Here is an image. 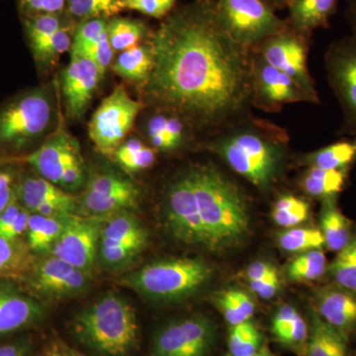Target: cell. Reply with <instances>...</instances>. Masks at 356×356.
<instances>
[{
	"label": "cell",
	"instance_id": "60d3db41",
	"mask_svg": "<svg viewBox=\"0 0 356 356\" xmlns=\"http://www.w3.org/2000/svg\"><path fill=\"white\" fill-rule=\"evenodd\" d=\"M278 245L283 250L293 254L318 250L325 245V238L321 229L315 228L286 229L278 235Z\"/></svg>",
	"mask_w": 356,
	"mask_h": 356
},
{
	"label": "cell",
	"instance_id": "5bb4252c",
	"mask_svg": "<svg viewBox=\"0 0 356 356\" xmlns=\"http://www.w3.org/2000/svg\"><path fill=\"white\" fill-rule=\"evenodd\" d=\"M299 102L318 104L298 83L252 51V106L276 113L284 105Z\"/></svg>",
	"mask_w": 356,
	"mask_h": 356
},
{
	"label": "cell",
	"instance_id": "cb8c5ba5",
	"mask_svg": "<svg viewBox=\"0 0 356 356\" xmlns=\"http://www.w3.org/2000/svg\"><path fill=\"white\" fill-rule=\"evenodd\" d=\"M154 49L152 38L119 53L112 63L111 69L124 79L144 86L154 67Z\"/></svg>",
	"mask_w": 356,
	"mask_h": 356
},
{
	"label": "cell",
	"instance_id": "816d5d0a",
	"mask_svg": "<svg viewBox=\"0 0 356 356\" xmlns=\"http://www.w3.org/2000/svg\"><path fill=\"white\" fill-rule=\"evenodd\" d=\"M298 314L299 312L294 306L288 305V304L278 308V310L273 315L270 325V332L273 334L274 339L280 336L281 332L291 324L292 321Z\"/></svg>",
	"mask_w": 356,
	"mask_h": 356
},
{
	"label": "cell",
	"instance_id": "11a10c76",
	"mask_svg": "<svg viewBox=\"0 0 356 356\" xmlns=\"http://www.w3.org/2000/svg\"><path fill=\"white\" fill-rule=\"evenodd\" d=\"M23 206L21 205L17 198L14 199L13 202L0 213V236L6 235L7 229L15 221L20 211L22 210Z\"/></svg>",
	"mask_w": 356,
	"mask_h": 356
},
{
	"label": "cell",
	"instance_id": "8fae6325",
	"mask_svg": "<svg viewBox=\"0 0 356 356\" xmlns=\"http://www.w3.org/2000/svg\"><path fill=\"white\" fill-rule=\"evenodd\" d=\"M163 211L166 229L175 240L206 250L205 231L186 170L166 186Z\"/></svg>",
	"mask_w": 356,
	"mask_h": 356
},
{
	"label": "cell",
	"instance_id": "ac0fdd59",
	"mask_svg": "<svg viewBox=\"0 0 356 356\" xmlns=\"http://www.w3.org/2000/svg\"><path fill=\"white\" fill-rule=\"evenodd\" d=\"M16 198L31 214L47 217L76 214L77 197L40 175H19Z\"/></svg>",
	"mask_w": 356,
	"mask_h": 356
},
{
	"label": "cell",
	"instance_id": "4316f807",
	"mask_svg": "<svg viewBox=\"0 0 356 356\" xmlns=\"http://www.w3.org/2000/svg\"><path fill=\"white\" fill-rule=\"evenodd\" d=\"M355 159L356 139L334 143L317 151L304 154L300 158V161L308 168L348 172Z\"/></svg>",
	"mask_w": 356,
	"mask_h": 356
},
{
	"label": "cell",
	"instance_id": "74e56055",
	"mask_svg": "<svg viewBox=\"0 0 356 356\" xmlns=\"http://www.w3.org/2000/svg\"><path fill=\"white\" fill-rule=\"evenodd\" d=\"M327 271L337 286L356 293V235L350 243L337 252Z\"/></svg>",
	"mask_w": 356,
	"mask_h": 356
},
{
	"label": "cell",
	"instance_id": "7a4b0ae2",
	"mask_svg": "<svg viewBox=\"0 0 356 356\" xmlns=\"http://www.w3.org/2000/svg\"><path fill=\"white\" fill-rule=\"evenodd\" d=\"M288 146L289 136L284 128L252 114L213 134L205 143L208 151L261 191L280 179Z\"/></svg>",
	"mask_w": 356,
	"mask_h": 356
},
{
	"label": "cell",
	"instance_id": "3957f363",
	"mask_svg": "<svg viewBox=\"0 0 356 356\" xmlns=\"http://www.w3.org/2000/svg\"><path fill=\"white\" fill-rule=\"evenodd\" d=\"M206 236V250L224 252L245 242L250 229L245 192L213 163L186 170Z\"/></svg>",
	"mask_w": 356,
	"mask_h": 356
},
{
	"label": "cell",
	"instance_id": "f6af8a7d",
	"mask_svg": "<svg viewBox=\"0 0 356 356\" xmlns=\"http://www.w3.org/2000/svg\"><path fill=\"white\" fill-rule=\"evenodd\" d=\"M177 0H124V7L156 18L163 19L172 10Z\"/></svg>",
	"mask_w": 356,
	"mask_h": 356
},
{
	"label": "cell",
	"instance_id": "277c9868",
	"mask_svg": "<svg viewBox=\"0 0 356 356\" xmlns=\"http://www.w3.org/2000/svg\"><path fill=\"white\" fill-rule=\"evenodd\" d=\"M72 332L79 343L102 356H129L139 343L135 309L111 292L79 311Z\"/></svg>",
	"mask_w": 356,
	"mask_h": 356
},
{
	"label": "cell",
	"instance_id": "681fc988",
	"mask_svg": "<svg viewBox=\"0 0 356 356\" xmlns=\"http://www.w3.org/2000/svg\"><path fill=\"white\" fill-rule=\"evenodd\" d=\"M67 0H19L26 16L37 14H60L67 6Z\"/></svg>",
	"mask_w": 356,
	"mask_h": 356
},
{
	"label": "cell",
	"instance_id": "f907efd6",
	"mask_svg": "<svg viewBox=\"0 0 356 356\" xmlns=\"http://www.w3.org/2000/svg\"><path fill=\"white\" fill-rule=\"evenodd\" d=\"M248 285L252 291L255 293L259 298L264 300L273 298L278 294L281 288L280 274L277 270L273 271L261 280L250 281Z\"/></svg>",
	"mask_w": 356,
	"mask_h": 356
},
{
	"label": "cell",
	"instance_id": "9f6ffc18",
	"mask_svg": "<svg viewBox=\"0 0 356 356\" xmlns=\"http://www.w3.org/2000/svg\"><path fill=\"white\" fill-rule=\"evenodd\" d=\"M275 270H277V268L270 262L254 261L248 267L247 271H245V278L248 282L261 280L264 276L268 275Z\"/></svg>",
	"mask_w": 356,
	"mask_h": 356
},
{
	"label": "cell",
	"instance_id": "4dcf8cb0",
	"mask_svg": "<svg viewBox=\"0 0 356 356\" xmlns=\"http://www.w3.org/2000/svg\"><path fill=\"white\" fill-rule=\"evenodd\" d=\"M213 301L229 325L242 324L254 317V300L243 290L236 288L222 290L215 294Z\"/></svg>",
	"mask_w": 356,
	"mask_h": 356
},
{
	"label": "cell",
	"instance_id": "f5cc1de1",
	"mask_svg": "<svg viewBox=\"0 0 356 356\" xmlns=\"http://www.w3.org/2000/svg\"><path fill=\"white\" fill-rule=\"evenodd\" d=\"M34 344L29 337L0 344V356H32Z\"/></svg>",
	"mask_w": 356,
	"mask_h": 356
},
{
	"label": "cell",
	"instance_id": "d6986e66",
	"mask_svg": "<svg viewBox=\"0 0 356 356\" xmlns=\"http://www.w3.org/2000/svg\"><path fill=\"white\" fill-rule=\"evenodd\" d=\"M102 79L97 65L90 58H70L60 79L65 112L69 118H83Z\"/></svg>",
	"mask_w": 356,
	"mask_h": 356
},
{
	"label": "cell",
	"instance_id": "484cf974",
	"mask_svg": "<svg viewBox=\"0 0 356 356\" xmlns=\"http://www.w3.org/2000/svg\"><path fill=\"white\" fill-rule=\"evenodd\" d=\"M99 242L147 243V233L131 211L103 218Z\"/></svg>",
	"mask_w": 356,
	"mask_h": 356
},
{
	"label": "cell",
	"instance_id": "ee69618b",
	"mask_svg": "<svg viewBox=\"0 0 356 356\" xmlns=\"http://www.w3.org/2000/svg\"><path fill=\"white\" fill-rule=\"evenodd\" d=\"M308 339V322L299 313L292 321L291 324L276 337L275 341L285 348L291 350L295 355L306 356Z\"/></svg>",
	"mask_w": 356,
	"mask_h": 356
},
{
	"label": "cell",
	"instance_id": "30bf717a",
	"mask_svg": "<svg viewBox=\"0 0 356 356\" xmlns=\"http://www.w3.org/2000/svg\"><path fill=\"white\" fill-rule=\"evenodd\" d=\"M216 334V325L206 316L170 321L154 334L151 356H209Z\"/></svg>",
	"mask_w": 356,
	"mask_h": 356
},
{
	"label": "cell",
	"instance_id": "83f0119b",
	"mask_svg": "<svg viewBox=\"0 0 356 356\" xmlns=\"http://www.w3.org/2000/svg\"><path fill=\"white\" fill-rule=\"evenodd\" d=\"M344 170L308 168L300 180L301 188L307 195L325 201L336 199L343 191L346 181Z\"/></svg>",
	"mask_w": 356,
	"mask_h": 356
},
{
	"label": "cell",
	"instance_id": "52a82bcc",
	"mask_svg": "<svg viewBox=\"0 0 356 356\" xmlns=\"http://www.w3.org/2000/svg\"><path fill=\"white\" fill-rule=\"evenodd\" d=\"M214 11L222 30L250 50L288 25L262 0H214Z\"/></svg>",
	"mask_w": 356,
	"mask_h": 356
},
{
	"label": "cell",
	"instance_id": "680465c9",
	"mask_svg": "<svg viewBox=\"0 0 356 356\" xmlns=\"http://www.w3.org/2000/svg\"><path fill=\"white\" fill-rule=\"evenodd\" d=\"M262 1H264L267 6L270 7L271 9H273V10L275 11L276 9H281L284 8V7H287L290 0H262Z\"/></svg>",
	"mask_w": 356,
	"mask_h": 356
},
{
	"label": "cell",
	"instance_id": "6da1fadb",
	"mask_svg": "<svg viewBox=\"0 0 356 356\" xmlns=\"http://www.w3.org/2000/svg\"><path fill=\"white\" fill-rule=\"evenodd\" d=\"M152 42L156 60L142 88L154 109L210 136L252 114V50L222 30L214 0L166 16Z\"/></svg>",
	"mask_w": 356,
	"mask_h": 356
},
{
	"label": "cell",
	"instance_id": "f1b7e54d",
	"mask_svg": "<svg viewBox=\"0 0 356 356\" xmlns=\"http://www.w3.org/2000/svg\"><path fill=\"white\" fill-rule=\"evenodd\" d=\"M320 221L325 245L330 250L339 252L350 243L353 236L350 221L337 208L336 199L323 201Z\"/></svg>",
	"mask_w": 356,
	"mask_h": 356
},
{
	"label": "cell",
	"instance_id": "f546056e",
	"mask_svg": "<svg viewBox=\"0 0 356 356\" xmlns=\"http://www.w3.org/2000/svg\"><path fill=\"white\" fill-rule=\"evenodd\" d=\"M70 215L47 217L38 214L30 215L27 234L28 248L34 252H50L54 243L64 231Z\"/></svg>",
	"mask_w": 356,
	"mask_h": 356
},
{
	"label": "cell",
	"instance_id": "ab89813d",
	"mask_svg": "<svg viewBox=\"0 0 356 356\" xmlns=\"http://www.w3.org/2000/svg\"><path fill=\"white\" fill-rule=\"evenodd\" d=\"M67 7L70 17L79 22L92 18L106 19L125 9L124 0H67Z\"/></svg>",
	"mask_w": 356,
	"mask_h": 356
},
{
	"label": "cell",
	"instance_id": "ba28073f",
	"mask_svg": "<svg viewBox=\"0 0 356 356\" xmlns=\"http://www.w3.org/2000/svg\"><path fill=\"white\" fill-rule=\"evenodd\" d=\"M140 191L130 178L108 170H88V181L77 197L76 215L106 218L139 206Z\"/></svg>",
	"mask_w": 356,
	"mask_h": 356
},
{
	"label": "cell",
	"instance_id": "db71d44e",
	"mask_svg": "<svg viewBox=\"0 0 356 356\" xmlns=\"http://www.w3.org/2000/svg\"><path fill=\"white\" fill-rule=\"evenodd\" d=\"M30 215H31V213L23 207L17 218H16L15 221L7 229L3 238L11 241L17 240L21 235L26 233L28 229V224H29Z\"/></svg>",
	"mask_w": 356,
	"mask_h": 356
},
{
	"label": "cell",
	"instance_id": "6f0895ef",
	"mask_svg": "<svg viewBox=\"0 0 356 356\" xmlns=\"http://www.w3.org/2000/svg\"><path fill=\"white\" fill-rule=\"evenodd\" d=\"M346 16L353 32L356 33V0H346Z\"/></svg>",
	"mask_w": 356,
	"mask_h": 356
},
{
	"label": "cell",
	"instance_id": "e575fe53",
	"mask_svg": "<svg viewBox=\"0 0 356 356\" xmlns=\"http://www.w3.org/2000/svg\"><path fill=\"white\" fill-rule=\"evenodd\" d=\"M266 346L264 337L252 322L229 325L228 334L229 355L252 356L257 355Z\"/></svg>",
	"mask_w": 356,
	"mask_h": 356
},
{
	"label": "cell",
	"instance_id": "6125c7cd",
	"mask_svg": "<svg viewBox=\"0 0 356 356\" xmlns=\"http://www.w3.org/2000/svg\"><path fill=\"white\" fill-rule=\"evenodd\" d=\"M46 356H62V353H60V346H53L47 353Z\"/></svg>",
	"mask_w": 356,
	"mask_h": 356
},
{
	"label": "cell",
	"instance_id": "f35d334b",
	"mask_svg": "<svg viewBox=\"0 0 356 356\" xmlns=\"http://www.w3.org/2000/svg\"><path fill=\"white\" fill-rule=\"evenodd\" d=\"M32 266L31 254L17 241L0 236V276L18 277Z\"/></svg>",
	"mask_w": 356,
	"mask_h": 356
},
{
	"label": "cell",
	"instance_id": "7402d4cb",
	"mask_svg": "<svg viewBox=\"0 0 356 356\" xmlns=\"http://www.w3.org/2000/svg\"><path fill=\"white\" fill-rule=\"evenodd\" d=\"M156 110L145 125V135L149 146L161 153L177 151L184 146L193 129L178 115Z\"/></svg>",
	"mask_w": 356,
	"mask_h": 356
},
{
	"label": "cell",
	"instance_id": "836d02e7",
	"mask_svg": "<svg viewBox=\"0 0 356 356\" xmlns=\"http://www.w3.org/2000/svg\"><path fill=\"white\" fill-rule=\"evenodd\" d=\"M158 152L137 138L124 140L115 151V161L125 172L134 173L146 170L154 165Z\"/></svg>",
	"mask_w": 356,
	"mask_h": 356
},
{
	"label": "cell",
	"instance_id": "603a6c76",
	"mask_svg": "<svg viewBox=\"0 0 356 356\" xmlns=\"http://www.w3.org/2000/svg\"><path fill=\"white\" fill-rule=\"evenodd\" d=\"M339 0H290L288 25L295 31L311 37L318 28H325L337 13Z\"/></svg>",
	"mask_w": 356,
	"mask_h": 356
},
{
	"label": "cell",
	"instance_id": "8d00e7d4",
	"mask_svg": "<svg viewBox=\"0 0 356 356\" xmlns=\"http://www.w3.org/2000/svg\"><path fill=\"white\" fill-rule=\"evenodd\" d=\"M327 270V257L322 248L308 250L298 255L287 267V276L295 282L320 280Z\"/></svg>",
	"mask_w": 356,
	"mask_h": 356
},
{
	"label": "cell",
	"instance_id": "7bdbcfd3",
	"mask_svg": "<svg viewBox=\"0 0 356 356\" xmlns=\"http://www.w3.org/2000/svg\"><path fill=\"white\" fill-rule=\"evenodd\" d=\"M146 243H102L98 245V257L103 266L108 268L126 266L132 261L146 248Z\"/></svg>",
	"mask_w": 356,
	"mask_h": 356
},
{
	"label": "cell",
	"instance_id": "8992f818",
	"mask_svg": "<svg viewBox=\"0 0 356 356\" xmlns=\"http://www.w3.org/2000/svg\"><path fill=\"white\" fill-rule=\"evenodd\" d=\"M48 88L27 89L0 105V152L22 154L44 139L54 118Z\"/></svg>",
	"mask_w": 356,
	"mask_h": 356
},
{
	"label": "cell",
	"instance_id": "94428289",
	"mask_svg": "<svg viewBox=\"0 0 356 356\" xmlns=\"http://www.w3.org/2000/svg\"><path fill=\"white\" fill-rule=\"evenodd\" d=\"M226 356H231V355H226ZM252 356H276L274 355L273 351L269 350L268 346H264V348H261V350L259 351V353H257V355H252Z\"/></svg>",
	"mask_w": 356,
	"mask_h": 356
},
{
	"label": "cell",
	"instance_id": "d6a6232c",
	"mask_svg": "<svg viewBox=\"0 0 356 356\" xmlns=\"http://www.w3.org/2000/svg\"><path fill=\"white\" fill-rule=\"evenodd\" d=\"M107 35L110 44L116 54L142 43L143 40L147 39L151 33L143 21L131 18L112 17L107 21Z\"/></svg>",
	"mask_w": 356,
	"mask_h": 356
},
{
	"label": "cell",
	"instance_id": "ffe728a7",
	"mask_svg": "<svg viewBox=\"0 0 356 356\" xmlns=\"http://www.w3.org/2000/svg\"><path fill=\"white\" fill-rule=\"evenodd\" d=\"M320 317L350 341L356 332V293L339 286L320 288L313 306Z\"/></svg>",
	"mask_w": 356,
	"mask_h": 356
},
{
	"label": "cell",
	"instance_id": "7dc6e473",
	"mask_svg": "<svg viewBox=\"0 0 356 356\" xmlns=\"http://www.w3.org/2000/svg\"><path fill=\"white\" fill-rule=\"evenodd\" d=\"M18 177L13 163H0V213L16 198Z\"/></svg>",
	"mask_w": 356,
	"mask_h": 356
},
{
	"label": "cell",
	"instance_id": "5b68a950",
	"mask_svg": "<svg viewBox=\"0 0 356 356\" xmlns=\"http://www.w3.org/2000/svg\"><path fill=\"white\" fill-rule=\"evenodd\" d=\"M212 274V267L202 259L178 257L151 262L123 276L121 283L145 298L175 302L195 294Z\"/></svg>",
	"mask_w": 356,
	"mask_h": 356
},
{
	"label": "cell",
	"instance_id": "d590c367",
	"mask_svg": "<svg viewBox=\"0 0 356 356\" xmlns=\"http://www.w3.org/2000/svg\"><path fill=\"white\" fill-rule=\"evenodd\" d=\"M271 216L278 226L294 228L310 216V204L294 194H282L274 202Z\"/></svg>",
	"mask_w": 356,
	"mask_h": 356
},
{
	"label": "cell",
	"instance_id": "e0dca14e",
	"mask_svg": "<svg viewBox=\"0 0 356 356\" xmlns=\"http://www.w3.org/2000/svg\"><path fill=\"white\" fill-rule=\"evenodd\" d=\"M33 268L31 286L47 298L76 296L86 289L91 280L88 270L77 269L55 255L51 254Z\"/></svg>",
	"mask_w": 356,
	"mask_h": 356
},
{
	"label": "cell",
	"instance_id": "91938a15",
	"mask_svg": "<svg viewBox=\"0 0 356 356\" xmlns=\"http://www.w3.org/2000/svg\"><path fill=\"white\" fill-rule=\"evenodd\" d=\"M60 353H62V356H86L81 355L79 351L72 350V348H67L65 346H60Z\"/></svg>",
	"mask_w": 356,
	"mask_h": 356
},
{
	"label": "cell",
	"instance_id": "9a60e30c",
	"mask_svg": "<svg viewBox=\"0 0 356 356\" xmlns=\"http://www.w3.org/2000/svg\"><path fill=\"white\" fill-rule=\"evenodd\" d=\"M102 219L70 215L64 231L51 247V255L72 266L90 270L99 245Z\"/></svg>",
	"mask_w": 356,
	"mask_h": 356
},
{
	"label": "cell",
	"instance_id": "7c38bea8",
	"mask_svg": "<svg viewBox=\"0 0 356 356\" xmlns=\"http://www.w3.org/2000/svg\"><path fill=\"white\" fill-rule=\"evenodd\" d=\"M289 25L262 41L254 50L269 65L298 83L306 92L320 103L315 81L308 69L309 40Z\"/></svg>",
	"mask_w": 356,
	"mask_h": 356
},
{
	"label": "cell",
	"instance_id": "d4e9b609",
	"mask_svg": "<svg viewBox=\"0 0 356 356\" xmlns=\"http://www.w3.org/2000/svg\"><path fill=\"white\" fill-rule=\"evenodd\" d=\"M309 339L306 356H350L348 339L309 307Z\"/></svg>",
	"mask_w": 356,
	"mask_h": 356
},
{
	"label": "cell",
	"instance_id": "1f68e13d",
	"mask_svg": "<svg viewBox=\"0 0 356 356\" xmlns=\"http://www.w3.org/2000/svg\"><path fill=\"white\" fill-rule=\"evenodd\" d=\"M74 33L70 26L65 24L50 36L30 44L33 58L40 69H49L57 64L63 54L70 51Z\"/></svg>",
	"mask_w": 356,
	"mask_h": 356
},
{
	"label": "cell",
	"instance_id": "b9f144b4",
	"mask_svg": "<svg viewBox=\"0 0 356 356\" xmlns=\"http://www.w3.org/2000/svg\"><path fill=\"white\" fill-rule=\"evenodd\" d=\"M106 29L107 21L104 18L81 21L74 33L70 51V58L86 57L88 51L102 38Z\"/></svg>",
	"mask_w": 356,
	"mask_h": 356
},
{
	"label": "cell",
	"instance_id": "9c48e42d",
	"mask_svg": "<svg viewBox=\"0 0 356 356\" xmlns=\"http://www.w3.org/2000/svg\"><path fill=\"white\" fill-rule=\"evenodd\" d=\"M144 108V102L131 97L123 86H117L89 121L88 135L95 149L104 156H113Z\"/></svg>",
	"mask_w": 356,
	"mask_h": 356
},
{
	"label": "cell",
	"instance_id": "bcb514c9",
	"mask_svg": "<svg viewBox=\"0 0 356 356\" xmlns=\"http://www.w3.org/2000/svg\"><path fill=\"white\" fill-rule=\"evenodd\" d=\"M88 170L83 156L76 159L67 170L60 180V188L72 194L74 192L83 191L88 181Z\"/></svg>",
	"mask_w": 356,
	"mask_h": 356
},
{
	"label": "cell",
	"instance_id": "4fadbf2b",
	"mask_svg": "<svg viewBox=\"0 0 356 356\" xmlns=\"http://www.w3.org/2000/svg\"><path fill=\"white\" fill-rule=\"evenodd\" d=\"M325 67L343 110L341 132L356 135V33L332 42L325 53Z\"/></svg>",
	"mask_w": 356,
	"mask_h": 356
},
{
	"label": "cell",
	"instance_id": "c3c4849f",
	"mask_svg": "<svg viewBox=\"0 0 356 356\" xmlns=\"http://www.w3.org/2000/svg\"><path fill=\"white\" fill-rule=\"evenodd\" d=\"M115 51L110 44L108 35L106 31L98 40L97 43L90 49L86 58H90L99 70L100 74L104 77L107 70L111 67L114 60Z\"/></svg>",
	"mask_w": 356,
	"mask_h": 356
},
{
	"label": "cell",
	"instance_id": "2e32d148",
	"mask_svg": "<svg viewBox=\"0 0 356 356\" xmlns=\"http://www.w3.org/2000/svg\"><path fill=\"white\" fill-rule=\"evenodd\" d=\"M81 156L83 154L79 140L60 124L55 133L47 137L43 144L23 156L19 161L31 166L40 177L60 187L67 166Z\"/></svg>",
	"mask_w": 356,
	"mask_h": 356
},
{
	"label": "cell",
	"instance_id": "44dd1931",
	"mask_svg": "<svg viewBox=\"0 0 356 356\" xmlns=\"http://www.w3.org/2000/svg\"><path fill=\"white\" fill-rule=\"evenodd\" d=\"M44 307L36 299L11 286H0V337L38 324Z\"/></svg>",
	"mask_w": 356,
	"mask_h": 356
}]
</instances>
